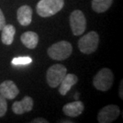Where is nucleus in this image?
Segmentation results:
<instances>
[{"label": "nucleus", "mask_w": 123, "mask_h": 123, "mask_svg": "<svg viewBox=\"0 0 123 123\" xmlns=\"http://www.w3.org/2000/svg\"><path fill=\"white\" fill-rule=\"evenodd\" d=\"M31 122L32 123H48L49 122L47 120H46L45 118H43V117H38V118L34 119Z\"/></svg>", "instance_id": "nucleus-19"}, {"label": "nucleus", "mask_w": 123, "mask_h": 123, "mask_svg": "<svg viewBox=\"0 0 123 123\" xmlns=\"http://www.w3.org/2000/svg\"><path fill=\"white\" fill-rule=\"evenodd\" d=\"M84 110V104L81 101H74L66 104L62 107V111L66 116L76 117L82 114Z\"/></svg>", "instance_id": "nucleus-10"}, {"label": "nucleus", "mask_w": 123, "mask_h": 123, "mask_svg": "<svg viewBox=\"0 0 123 123\" xmlns=\"http://www.w3.org/2000/svg\"><path fill=\"white\" fill-rule=\"evenodd\" d=\"M7 111V103L3 96L0 94V117H3Z\"/></svg>", "instance_id": "nucleus-17"}, {"label": "nucleus", "mask_w": 123, "mask_h": 123, "mask_svg": "<svg viewBox=\"0 0 123 123\" xmlns=\"http://www.w3.org/2000/svg\"><path fill=\"white\" fill-rule=\"evenodd\" d=\"M33 98L25 96L19 102H14L12 105V110L15 114H23L24 113L30 112L33 109Z\"/></svg>", "instance_id": "nucleus-9"}, {"label": "nucleus", "mask_w": 123, "mask_h": 123, "mask_svg": "<svg viewBox=\"0 0 123 123\" xmlns=\"http://www.w3.org/2000/svg\"><path fill=\"white\" fill-rule=\"evenodd\" d=\"M99 43V35L97 32L90 31L78 40V48L80 51L86 55L95 52Z\"/></svg>", "instance_id": "nucleus-4"}, {"label": "nucleus", "mask_w": 123, "mask_h": 123, "mask_svg": "<svg viewBox=\"0 0 123 123\" xmlns=\"http://www.w3.org/2000/svg\"><path fill=\"white\" fill-rule=\"evenodd\" d=\"M21 42L28 49H34L38 43V35L33 31H26L21 35Z\"/></svg>", "instance_id": "nucleus-13"}, {"label": "nucleus", "mask_w": 123, "mask_h": 123, "mask_svg": "<svg viewBox=\"0 0 123 123\" xmlns=\"http://www.w3.org/2000/svg\"><path fill=\"white\" fill-rule=\"evenodd\" d=\"M67 72V69L62 64H55L46 72V81L51 88L58 87Z\"/></svg>", "instance_id": "nucleus-5"}, {"label": "nucleus", "mask_w": 123, "mask_h": 123, "mask_svg": "<svg viewBox=\"0 0 123 123\" xmlns=\"http://www.w3.org/2000/svg\"><path fill=\"white\" fill-rule=\"evenodd\" d=\"M114 83V74L109 68H103L96 74L93 78V85L101 91H107Z\"/></svg>", "instance_id": "nucleus-3"}, {"label": "nucleus", "mask_w": 123, "mask_h": 123, "mask_svg": "<svg viewBox=\"0 0 123 123\" xmlns=\"http://www.w3.org/2000/svg\"><path fill=\"white\" fill-rule=\"evenodd\" d=\"M120 115V108L117 105H108L103 107L98 114L99 123H110L116 120Z\"/></svg>", "instance_id": "nucleus-7"}, {"label": "nucleus", "mask_w": 123, "mask_h": 123, "mask_svg": "<svg viewBox=\"0 0 123 123\" xmlns=\"http://www.w3.org/2000/svg\"><path fill=\"white\" fill-rule=\"evenodd\" d=\"M15 32V27L13 25H11V24L5 25L4 27L2 29V43L5 45H11V43L14 41Z\"/></svg>", "instance_id": "nucleus-14"}, {"label": "nucleus", "mask_w": 123, "mask_h": 123, "mask_svg": "<svg viewBox=\"0 0 123 123\" xmlns=\"http://www.w3.org/2000/svg\"><path fill=\"white\" fill-rule=\"evenodd\" d=\"M32 58L30 57H18L12 59L11 63L14 66H20V65H28L31 63Z\"/></svg>", "instance_id": "nucleus-16"}, {"label": "nucleus", "mask_w": 123, "mask_h": 123, "mask_svg": "<svg viewBox=\"0 0 123 123\" xmlns=\"http://www.w3.org/2000/svg\"><path fill=\"white\" fill-rule=\"evenodd\" d=\"M17 19L22 26H29L32 22V9L27 5L20 6L17 11Z\"/></svg>", "instance_id": "nucleus-11"}, {"label": "nucleus", "mask_w": 123, "mask_h": 123, "mask_svg": "<svg viewBox=\"0 0 123 123\" xmlns=\"http://www.w3.org/2000/svg\"><path fill=\"white\" fill-rule=\"evenodd\" d=\"M114 0H92V9L97 13H103L111 6Z\"/></svg>", "instance_id": "nucleus-15"}, {"label": "nucleus", "mask_w": 123, "mask_h": 123, "mask_svg": "<svg viewBox=\"0 0 123 123\" xmlns=\"http://www.w3.org/2000/svg\"><path fill=\"white\" fill-rule=\"evenodd\" d=\"M70 25L74 35H82L86 28V19L80 10H75L70 14Z\"/></svg>", "instance_id": "nucleus-6"}, {"label": "nucleus", "mask_w": 123, "mask_h": 123, "mask_svg": "<svg viewBox=\"0 0 123 123\" xmlns=\"http://www.w3.org/2000/svg\"><path fill=\"white\" fill-rule=\"evenodd\" d=\"M19 93L18 88L13 81L6 80L0 84V94L6 99H14Z\"/></svg>", "instance_id": "nucleus-8"}, {"label": "nucleus", "mask_w": 123, "mask_h": 123, "mask_svg": "<svg viewBox=\"0 0 123 123\" xmlns=\"http://www.w3.org/2000/svg\"><path fill=\"white\" fill-rule=\"evenodd\" d=\"M5 25H6V19H5L4 14L2 13L1 8H0V31H2Z\"/></svg>", "instance_id": "nucleus-18"}, {"label": "nucleus", "mask_w": 123, "mask_h": 123, "mask_svg": "<svg viewBox=\"0 0 123 123\" xmlns=\"http://www.w3.org/2000/svg\"><path fill=\"white\" fill-rule=\"evenodd\" d=\"M78 82V77L75 74H66L65 77L63 78L62 81L59 84V88H58V91H59L61 95H66L69 91L70 90L71 87L74 86Z\"/></svg>", "instance_id": "nucleus-12"}, {"label": "nucleus", "mask_w": 123, "mask_h": 123, "mask_svg": "<svg viewBox=\"0 0 123 123\" xmlns=\"http://www.w3.org/2000/svg\"><path fill=\"white\" fill-rule=\"evenodd\" d=\"M64 6V0H40L36 6L38 15L43 18L55 15Z\"/></svg>", "instance_id": "nucleus-1"}, {"label": "nucleus", "mask_w": 123, "mask_h": 123, "mask_svg": "<svg viewBox=\"0 0 123 123\" xmlns=\"http://www.w3.org/2000/svg\"><path fill=\"white\" fill-rule=\"evenodd\" d=\"M72 50V45L69 42L60 41L50 46L47 50V54L54 60L62 61L70 57Z\"/></svg>", "instance_id": "nucleus-2"}]
</instances>
